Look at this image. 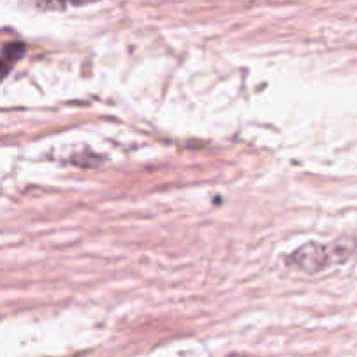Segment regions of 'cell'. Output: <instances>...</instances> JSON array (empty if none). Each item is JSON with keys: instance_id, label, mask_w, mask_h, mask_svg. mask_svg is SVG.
Listing matches in <instances>:
<instances>
[{"instance_id": "1", "label": "cell", "mask_w": 357, "mask_h": 357, "mask_svg": "<svg viewBox=\"0 0 357 357\" xmlns=\"http://www.w3.org/2000/svg\"><path fill=\"white\" fill-rule=\"evenodd\" d=\"M352 253H354L352 241L344 239L328 244V246L319 243H307L288 258V264L307 274H317L321 271H326L331 265L344 264L352 257Z\"/></svg>"}, {"instance_id": "2", "label": "cell", "mask_w": 357, "mask_h": 357, "mask_svg": "<svg viewBox=\"0 0 357 357\" xmlns=\"http://www.w3.org/2000/svg\"><path fill=\"white\" fill-rule=\"evenodd\" d=\"M26 52V45L21 42H7L2 49V73L3 77L9 75L10 68L20 61Z\"/></svg>"}, {"instance_id": "3", "label": "cell", "mask_w": 357, "mask_h": 357, "mask_svg": "<svg viewBox=\"0 0 357 357\" xmlns=\"http://www.w3.org/2000/svg\"><path fill=\"white\" fill-rule=\"evenodd\" d=\"M229 357H251V356H244V354H232V356H229Z\"/></svg>"}]
</instances>
